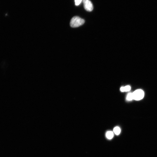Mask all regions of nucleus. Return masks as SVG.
Wrapping results in <instances>:
<instances>
[{
  "instance_id": "obj_4",
  "label": "nucleus",
  "mask_w": 157,
  "mask_h": 157,
  "mask_svg": "<svg viewBox=\"0 0 157 157\" xmlns=\"http://www.w3.org/2000/svg\"><path fill=\"white\" fill-rule=\"evenodd\" d=\"M131 87L129 85H127L121 87L120 88V91L122 92L129 91L131 90Z\"/></svg>"
},
{
  "instance_id": "obj_1",
  "label": "nucleus",
  "mask_w": 157,
  "mask_h": 157,
  "mask_svg": "<svg viewBox=\"0 0 157 157\" xmlns=\"http://www.w3.org/2000/svg\"><path fill=\"white\" fill-rule=\"evenodd\" d=\"M85 22V20L80 17L75 16L73 17L71 19L70 24L73 28L78 27L82 25Z\"/></svg>"
},
{
  "instance_id": "obj_2",
  "label": "nucleus",
  "mask_w": 157,
  "mask_h": 157,
  "mask_svg": "<svg viewBox=\"0 0 157 157\" xmlns=\"http://www.w3.org/2000/svg\"><path fill=\"white\" fill-rule=\"evenodd\" d=\"M133 99L139 100L142 99L144 97V91L141 89L135 90L133 93Z\"/></svg>"
},
{
  "instance_id": "obj_6",
  "label": "nucleus",
  "mask_w": 157,
  "mask_h": 157,
  "mask_svg": "<svg viewBox=\"0 0 157 157\" xmlns=\"http://www.w3.org/2000/svg\"><path fill=\"white\" fill-rule=\"evenodd\" d=\"M114 133L116 135H119L121 132V129L118 126L115 127L113 129Z\"/></svg>"
},
{
  "instance_id": "obj_8",
  "label": "nucleus",
  "mask_w": 157,
  "mask_h": 157,
  "mask_svg": "<svg viewBox=\"0 0 157 157\" xmlns=\"http://www.w3.org/2000/svg\"><path fill=\"white\" fill-rule=\"evenodd\" d=\"M82 1V0H74L75 5L77 6L79 5Z\"/></svg>"
},
{
  "instance_id": "obj_3",
  "label": "nucleus",
  "mask_w": 157,
  "mask_h": 157,
  "mask_svg": "<svg viewBox=\"0 0 157 157\" xmlns=\"http://www.w3.org/2000/svg\"><path fill=\"white\" fill-rule=\"evenodd\" d=\"M83 3L85 9L88 11L91 12L93 9V5L89 0H83Z\"/></svg>"
},
{
  "instance_id": "obj_7",
  "label": "nucleus",
  "mask_w": 157,
  "mask_h": 157,
  "mask_svg": "<svg viewBox=\"0 0 157 157\" xmlns=\"http://www.w3.org/2000/svg\"><path fill=\"white\" fill-rule=\"evenodd\" d=\"M126 99L128 101H131L133 99V93H130L127 95Z\"/></svg>"
},
{
  "instance_id": "obj_5",
  "label": "nucleus",
  "mask_w": 157,
  "mask_h": 157,
  "mask_svg": "<svg viewBox=\"0 0 157 157\" xmlns=\"http://www.w3.org/2000/svg\"><path fill=\"white\" fill-rule=\"evenodd\" d=\"M114 136L113 133L111 131H107L106 133V136L107 138L110 139L112 138Z\"/></svg>"
}]
</instances>
